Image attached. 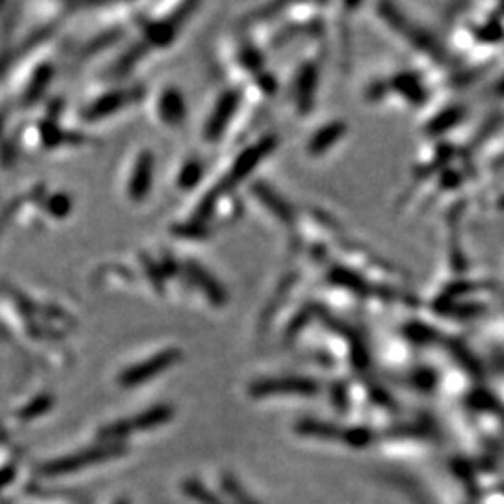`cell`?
Returning <instances> with one entry per match:
<instances>
[{
    "mask_svg": "<svg viewBox=\"0 0 504 504\" xmlns=\"http://www.w3.org/2000/svg\"><path fill=\"white\" fill-rule=\"evenodd\" d=\"M394 86L398 88V92L402 94L403 97L411 99L413 103H420L424 99V90L420 86V82H418L417 77L409 75V73L394 79Z\"/></svg>",
    "mask_w": 504,
    "mask_h": 504,
    "instance_id": "cell-7",
    "label": "cell"
},
{
    "mask_svg": "<svg viewBox=\"0 0 504 504\" xmlns=\"http://www.w3.org/2000/svg\"><path fill=\"white\" fill-rule=\"evenodd\" d=\"M200 176H202V163H198V161H189V163L181 168V172H179L178 184L185 189L194 187V185L200 181Z\"/></svg>",
    "mask_w": 504,
    "mask_h": 504,
    "instance_id": "cell-9",
    "label": "cell"
},
{
    "mask_svg": "<svg viewBox=\"0 0 504 504\" xmlns=\"http://www.w3.org/2000/svg\"><path fill=\"white\" fill-rule=\"evenodd\" d=\"M342 439H344L346 443L352 444V447H366V444L372 441V435H370L368 430L353 428L347 430V432H342Z\"/></svg>",
    "mask_w": 504,
    "mask_h": 504,
    "instance_id": "cell-11",
    "label": "cell"
},
{
    "mask_svg": "<svg viewBox=\"0 0 504 504\" xmlns=\"http://www.w3.org/2000/svg\"><path fill=\"white\" fill-rule=\"evenodd\" d=\"M161 105H159V112L163 122L170 123V125H178L184 122L185 116V103L181 94H178L176 90H168L161 96Z\"/></svg>",
    "mask_w": 504,
    "mask_h": 504,
    "instance_id": "cell-6",
    "label": "cell"
},
{
    "mask_svg": "<svg viewBox=\"0 0 504 504\" xmlns=\"http://www.w3.org/2000/svg\"><path fill=\"white\" fill-rule=\"evenodd\" d=\"M256 189H258V196L262 198V202L269 206L271 211H273L276 217H280V219H284V220L291 219L290 208H288V204H286V202H282V200L276 196V193H273L271 189L264 187V185H258Z\"/></svg>",
    "mask_w": 504,
    "mask_h": 504,
    "instance_id": "cell-8",
    "label": "cell"
},
{
    "mask_svg": "<svg viewBox=\"0 0 504 504\" xmlns=\"http://www.w3.org/2000/svg\"><path fill=\"white\" fill-rule=\"evenodd\" d=\"M223 484L226 486V489H228V491H230V495H232V497H234V499L237 500V503H240V504H258V503H256V500L250 499L249 495H245V493H247V491H245V489L241 488V486L235 484L234 480L230 478V476H226V480H224Z\"/></svg>",
    "mask_w": 504,
    "mask_h": 504,
    "instance_id": "cell-12",
    "label": "cell"
},
{
    "mask_svg": "<svg viewBox=\"0 0 504 504\" xmlns=\"http://www.w3.org/2000/svg\"><path fill=\"white\" fill-rule=\"evenodd\" d=\"M237 103H240V96L234 90H230V92L220 96L213 112H211V116H209L208 125H206V138L208 140H219L223 137V131L230 123L232 116H234Z\"/></svg>",
    "mask_w": 504,
    "mask_h": 504,
    "instance_id": "cell-3",
    "label": "cell"
},
{
    "mask_svg": "<svg viewBox=\"0 0 504 504\" xmlns=\"http://www.w3.org/2000/svg\"><path fill=\"white\" fill-rule=\"evenodd\" d=\"M347 131V125L344 122H332L327 123L325 128H321L320 131L310 138V142L306 146L310 155H323L340 140Z\"/></svg>",
    "mask_w": 504,
    "mask_h": 504,
    "instance_id": "cell-4",
    "label": "cell"
},
{
    "mask_svg": "<svg viewBox=\"0 0 504 504\" xmlns=\"http://www.w3.org/2000/svg\"><path fill=\"white\" fill-rule=\"evenodd\" d=\"M318 69L312 64H305L301 67V73L297 77V103L303 111H308L312 107V96L316 92Z\"/></svg>",
    "mask_w": 504,
    "mask_h": 504,
    "instance_id": "cell-5",
    "label": "cell"
},
{
    "mask_svg": "<svg viewBox=\"0 0 504 504\" xmlns=\"http://www.w3.org/2000/svg\"><path fill=\"white\" fill-rule=\"evenodd\" d=\"M273 148H275V138L267 137L264 138V140H260V142H256L254 146H250V148L245 150L240 157L235 159V163L232 164V168H230V174H228L230 184H237V181L247 178V176L258 167V163H260L262 159H264L267 153L273 152Z\"/></svg>",
    "mask_w": 504,
    "mask_h": 504,
    "instance_id": "cell-2",
    "label": "cell"
},
{
    "mask_svg": "<svg viewBox=\"0 0 504 504\" xmlns=\"http://www.w3.org/2000/svg\"><path fill=\"white\" fill-rule=\"evenodd\" d=\"M318 385L303 377H284V379H264L250 387L252 396H275V394H314Z\"/></svg>",
    "mask_w": 504,
    "mask_h": 504,
    "instance_id": "cell-1",
    "label": "cell"
},
{
    "mask_svg": "<svg viewBox=\"0 0 504 504\" xmlns=\"http://www.w3.org/2000/svg\"><path fill=\"white\" fill-rule=\"evenodd\" d=\"M459 118H461V111L459 108H448V111H444L441 116H437L435 120L432 122V131H447V129L454 128L456 123L459 122Z\"/></svg>",
    "mask_w": 504,
    "mask_h": 504,
    "instance_id": "cell-10",
    "label": "cell"
}]
</instances>
